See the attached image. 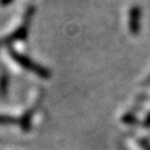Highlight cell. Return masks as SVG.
<instances>
[{
    "mask_svg": "<svg viewBox=\"0 0 150 150\" xmlns=\"http://www.w3.org/2000/svg\"><path fill=\"white\" fill-rule=\"evenodd\" d=\"M11 54H12L13 59L16 62H18V64L21 65L24 69H26V70H28L31 72L37 73L42 78H49V76H50L49 70L45 69L44 66L39 65L38 63L33 62L32 59H30V57H27V56H25L23 53H19L17 51H11Z\"/></svg>",
    "mask_w": 150,
    "mask_h": 150,
    "instance_id": "cell-1",
    "label": "cell"
},
{
    "mask_svg": "<svg viewBox=\"0 0 150 150\" xmlns=\"http://www.w3.org/2000/svg\"><path fill=\"white\" fill-rule=\"evenodd\" d=\"M129 21L128 26L132 34L139 33L141 30V7L139 6H132L129 11Z\"/></svg>",
    "mask_w": 150,
    "mask_h": 150,
    "instance_id": "cell-2",
    "label": "cell"
},
{
    "mask_svg": "<svg viewBox=\"0 0 150 150\" xmlns=\"http://www.w3.org/2000/svg\"><path fill=\"white\" fill-rule=\"evenodd\" d=\"M7 89V74L1 73L0 74V92L4 93Z\"/></svg>",
    "mask_w": 150,
    "mask_h": 150,
    "instance_id": "cell-3",
    "label": "cell"
},
{
    "mask_svg": "<svg viewBox=\"0 0 150 150\" xmlns=\"http://www.w3.org/2000/svg\"><path fill=\"white\" fill-rule=\"evenodd\" d=\"M12 1H13V0H0V5L5 6V5H8V4H11Z\"/></svg>",
    "mask_w": 150,
    "mask_h": 150,
    "instance_id": "cell-4",
    "label": "cell"
}]
</instances>
